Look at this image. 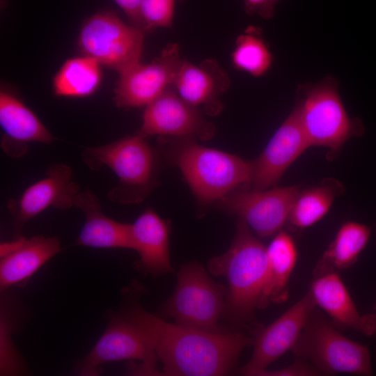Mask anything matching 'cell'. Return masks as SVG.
<instances>
[{
    "mask_svg": "<svg viewBox=\"0 0 376 376\" xmlns=\"http://www.w3.org/2000/svg\"><path fill=\"white\" fill-rule=\"evenodd\" d=\"M375 310H376V306H375Z\"/></svg>",
    "mask_w": 376,
    "mask_h": 376,
    "instance_id": "obj_31",
    "label": "cell"
},
{
    "mask_svg": "<svg viewBox=\"0 0 376 376\" xmlns=\"http://www.w3.org/2000/svg\"><path fill=\"white\" fill-rule=\"evenodd\" d=\"M120 315L144 336L163 364L164 375L214 376L230 373L254 338L239 331L207 332L169 323L146 311L139 300Z\"/></svg>",
    "mask_w": 376,
    "mask_h": 376,
    "instance_id": "obj_1",
    "label": "cell"
},
{
    "mask_svg": "<svg viewBox=\"0 0 376 376\" xmlns=\"http://www.w3.org/2000/svg\"><path fill=\"white\" fill-rule=\"evenodd\" d=\"M203 114L184 100L172 86L146 107L136 134L143 138L171 135L208 140L215 134L216 127Z\"/></svg>",
    "mask_w": 376,
    "mask_h": 376,
    "instance_id": "obj_12",
    "label": "cell"
},
{
    "mask_svg": "<svg viewBox=\"0 0 376 376\" xmlns=\"http://www.w3.org/2000/svg\"><path fill=\"white\" fill-rule=\"evenodd\" d=\"M375 233H376V230H375Z\"/></svg>",
    "mask_w": 376,
    "mask_h": 376,
    "instance_id": "obj_32",
    "label": "cell"
},
{
    "mask_svg": "<svg viewBox=\"0 0 376 376\" xmlns=\"http://www.w3.org/2000/svg\"><path fill=\"white\" fill-rule=\"evenodd\" d=\"M292 350L299 358L310 361L320 373L373 375L367 347L342 335L314 311Z\"/></svg>",
    "mask_w": 376,
    "mask_h": 376,
    "instance_id": "obj_7",
    "label": "cell"
},
{
    "mask_svg": "<svg viewBox=\"0 0 376 376\" xmlns=\"http://www.w3.org/2000/svg\"><path fill=\"white\" fill-rule=\"evenodd\" d=\"M79 191L69 166L59 163L49 166L43 178L27 187L19 198L8 203L16 237L21 235V229L27 221L47 207L68 210L75 206Z\"/></svg>",
    "mask_w": 376,
    "mask_h": 376,
    "instance_id": "obj_14",
    "label": "cell"
},
{
    "mask_svg": "<svg viewBox=\"0 0 376 376\" xmlns=\"http://www.w3.org/2000/svg\"><path fill=\"white\" fill-rule=\"evenodd\" d=\"M183 58L177 43H169L151 63L140 62L119 74L114 101L120 108L146 107L172 86Z\"/></svg>",
    "mask_w": 376,
    "mask_h": 376,
    "instance_id": "obj_11",
    "label": "cell"
},
{
    "mask_svg": "<svg viewBox=\"0 0 376 376\" xmlns=\"http://www.w3.org/2000/svg\"><path fill=\"white\" fill-rule=\"evenodd\" d=\"M75 206L82 210L86 218L75 245L132 249L130 224L115 221L104 214L100 200L91 190L80 191Z\"/></svg>",
    "mask_w": 376,
    "mask_h": 376,
    "instance_id": "obj_21",
    "label": "cell"
},
{
    "mask_svg": "<svg viewBox=\"0 0 376 376\" xmlns=\"http://www.w3.org/2000/svg\"><path fill=\"white\" fill-rule=\"evenodd\" d=\"M0 125L5 133L1 146L13 157L24 155L29 142L50 144L55 139L37 116L4 88L0 92Z\"/></svg>",
    "mask_w": 376,
    "mask_h": 376,
    "instance_id": "obj_19",
    "label": "cell"
},
{
    "mask_svg": "<svg viewBox=\"0 0 376 376\" xmlns=\"http://www.w3.org/2000/svg\"><path fill=\"white\" fill-rule=\"evenodd\" d=\"M81 156L91 170L107 166L117 175L118 184L108 193L113 202H139L153 187L154 152L138 134L104 146L86 148Z\"/></svg>",
    "mask_w": 376,
    "mask_h": 376,
    "instance_id": "obj_5",
    "label": "cell"
},
{
    "mask_svg": "<svg viewBox=\"0 0 376 376\" xmlns=\"http://www.w3.org/2000/svg\"><path fill=\"white\" fill-rule=\"evenodd\" d=\"M300 192L299 185L265 190L240 188L218 203L223 210L244 221L258 236L266 237L279 232L287 222Z\"/></svg>",
    "mask_w": 376,
    "mask_h": 376,
    "instance_id": "obj_10",
    "label": "cell"
},
{
    "mask_svg": "<svg viewBox=\"0 0 376 376\" xmlns=\"http://www.w3.org/2000/svg\"><path fill=\"white\" fill-rule=\"evenodd\" d=\"M185 0H141V14L147 33L157 28H171L178 3Z\"/></svg>",
    "mask_w": 376,
    "mask_h": 376,
    "instance_id": "obj_27",
    "label": "cell"
},
{
    "mask_svg": "<svg viewBox=\"0 0 376 376\" xmlns=\"http://www.w3.org/2000/svg\"><path fill=\"white\" fill-rule=\"evenodd\" d=\"M370 234V228L365 224L354 221L344 223L318 263L314 276L350 267L357 261Z\"/></svg>",
    "mask_w": 376,
    "mask_h": 376,
    "instance_id": "obj_22",
    "label": "cell"
},
{
    "mask_svg": "<svg viewBox=\"0 0 376 376\" xmlns=\"http://www.w3.org/2000/svg\"><path fill=\"white\" fill-rule=\"evenodd\" d=\"M56 237L43 235L26 238L21 235L1 244L0 288L19 286L61 251Z\"/></svg>",
    "mask_w": 376,
    "mask_h": 376,
    "instance_id": "obj_17",
    "label": "cell"
},
{
    "mask_svg": "<svg viewBox=\"0 0 376 376\" xmlns=\"http://www.w3.org/2000/svg\"><path fill=\"white\" fill-rule=\"evenodd\" d=\"M124 12L128 22L147 33L146 24L141 14V0H114Z\"/></svg>",
    "mask_w": 376,
    "mask_h": 376,
    "instance_id": "obj_28",
    "label": "cell"
},
{
    "mask_svg": "<svg viewBox=\"0 0 376 376\" xmlns=\"http://www.w3.org/2000/svg\"><path fill=\"white\" fill-rule=\"evenodd\" d=\"M309 292L316 305L338 326L366 336L376 332V315L360 313L337 272L315 276Z\"/></svg>",
    "mask_w": 376,
    "mask_h": 376,
    "instance_id": "obj_18",
    "label": "cell"
},
{
    "mask_svg": "<svg viewBox=\"0 0 376 376\" xmlns=\"http://www.w3.org/2000/svg\"><path fill=\"white\" fill-rule=\"evenodd\" d=\"M102 79L100 64L88 56L67 60L53 79L57 96L84 97L98 88Z\"/></svg>",
    "mask_w": 376,
    "mask_h": 376,
    "instance_id": "obj_25",
    "label": "cell"
},
{
    "mask_svg": "<svg viewBox=\"0 0 376 376\" xmlns=\"http://www.w3.org/2000/svg\"><path fill=\"white\" fill-rule=\"evenodd\" d=\"M138 360L131 366L137 375H160L156 370L157 356L141 333L120 314L110 317L109 324L90 352L78 363L77 370L81 375H97L102 364Z\"/></svg>",
    "mask_w": 376,
    "mask_h": 376,
    "instance_id": "obj_9",
    "label": "cell"
},
{
    "mask_svg": "<svg viewBox=\"0 0 376 376\" xmlns=\"http://www.w3.org/2000/svg\"><path fill=\"white\" fill-rule=\"evenodd\" d=\"M208 269L213 275L226 280L224 314L232 323L249 322L257 309L267 305V247L242 219L237 221L236 233L229 249L212 258Z\"/></svg>",
    "mask_w": 376,
    "mask_h": 376,
    "instance_id": "obj_2",
    "label": "cell"
},
{
    "mask_svg": "<svg viewBox=\"0 0 376 376\" xmlns=\"http://www.w3.org/2000/svg\"><path fill=\"white\" fill-rule=\"evenodd\" d=\"M230 86L228 72L214 58L203 60L198 65L183 58L173 84L184 100L212 116L223 110L219 98Z\"/></svg>",
    "mask_w": 376,
    "mask_h": 376,
    "instance_id": "obj_16",
    "label": "cell"
},
{
    "mask_svg": "<svg viewBox=\"0 0 376 376\" xmlns=\"http://www.w3.org/2000/svg\"><path fill=\"white\" fill-rule=\"evenodd\" d=\"M268 301L280 302L287 297L286 285L295 268L297 251L292 236L285 230L277 232L267 247Z\"/></svg>",
    "mask_w": 376,
    "mask_h": 376,
    "instance_id": "obj_23",
    "label": "cell"
},
{
    "mask_svg": "<svg viewBox=\"0 0 376 376\" xmlns=\"http://www.w3.org/2000/svg\"><path fill=\"white\" fill-rule=\"evenodd\" d=\"M338 86L332 76L315 84H301L294 108L309 146L327 148L328 160L339 155L348 139L365 132L361 120L347 114Z\"/></svg>",
    "mask_w": 376,
    "mask_h": 376,
    "instance_id": "obj_3",
    "label": "cell"
},
{
    "mask_svg": "<svg viewBox=\"0 0 376 376\" xmlns=\"http://www.w3.org/2000/svg\"><path fill=\"white\" fill-rule=\"evenodd\" d=\"M261 29L249 26L238 36L231 54L233 65L237 70L258 77L271 68L274 57L262 37Z\"/></svg>",
    "mask_w": 376,
    "mask_h": 376,
    "instance_id": "obj_26",
    "label": "cell"
},
{
    "mask_svg": "<svg viewBox=\"0 0 376 376\" xmlns=\"http://www.w3.org/2000/svg\"><path fill=\"white\" fill-rule=\"evenodd\" d=\"M132 249L138 252L137 267L157 276L173 272L169 248V226L154 210L146 209L130 224Z\"/></svg>",
    "mask_w": 376,
    "mask_h": 376,
    "instance_id": "obj_20",
    "label": "cell"
},
{
    "mask_svg": "<svg viewBox=\"0 0 376 376\" xmlns=\"http://www.w3.org/2000/svg\"><path fill=\"white\" fill-rule=\"evenodd\" d=\"M172 296L161 313L179 325L207 331H222L218 321L225 310L226 288L213 281L198 263L183 265Z\"/></svg>",
    "mask_w": 376,
    "mask_h": 376,
    "instance_id": "obj_6",
    "label": "cell"
},
{
    "mask_svg": "<svg viewBox=\"0 0 376 376\" xmlns=\"http://www.w3.org/2000/svg\"><path fill=\"white\" fill-rule=\"evenodd\" d=\"M171 159L202 203L218 201L236 189L249 187L253 161L202 146L194 138L185 137L175 144Z\"/></svg>",
    "mask_w": 376,
    "mask_h": 376,
    "instance_id": "obj_4",
    "label": "cell"
},
{
    "mask_svg": "<svg viewBox=\"0 0 376 376\" xmlns=\"http://www.w3.org/2000/svg\"><path fill=\"white\" fill-rule=\"evenodd\" d=\"M317 306L308 292L283 314L262 329L253 340L251 359L240 370L245 375H260L297 343Z\"/></svg>",
    "mask_w": 376,
    "mask_h": 376,
    "instance_id": "obj_13",
    "label": "cell"
},
{
    "mask_svg": "<svg viewBox=\"0 0 376 376\" xmlns=\"http://www.w3.org/2000/svg\"><path fill=\"white\" fill-rule=\"evenodd\" d=\"M344 188L338 180L327 178L318 185L303 190L295 201L287 222L297 230L312 226L328 212L336 197L344 192Z\"/></svg>",
    "mask_w": 376,
    "mask_h": 376,
    "instance_id": "obj_24",
    "label": "cell"
},
{
    "mask_svg": "<svg viewBox=\"0 0 376 376\" xmlns=\"http://www.w3.org/2000/svg\"><path fill=\"white\" fill-rule=\"evenodd\" d=\"M310 147L294 109L253 161L249 187L265 190L276 186L287 169Z\"/></svg>",
    "mask_w": 376,
    "mask_h": 376,
    "instance_id": "obj_15",
    "label": "cell"
},
{
    "mask_svg": "<svg viewBox=\"0 0 376 376\" xmlns=\"http://www.w3.org/2000/svg\"><path fill=\"white\" fill-rule=\"evenodd\" d=\"M146 33L125 24L114 11L104 10L84 22L78 46L85 56L120 74L140 62Z\"/></svg>",
    "mask_w": 376,
    "mask_h": 376,
    "instance_id": "obj_8",
    "label": "cell"
},
{
    "mask_svg": "<svg viewBox=\"0 0 376 376\" xmlns=\"http://www.w3.org/2000/svg\"><path fill=\"white\" fill-rule=\"evenodd\" d=\"M320 372L313 366L298 361L287 368L277 370H264L260 375H318Z\"/></svg>",
    "mask_w": 376,
    "mask_h": 376,
    "instance_id": "obj_30",
    "label": "cell"
},
{
    "mask_svg": "<svg viewBox=\"0 0 376 376\" xmlns=\"http://www.w3.org/2000/svg\"><path fill=\"white\" fill-rule=\"evenodd\" d=\"M243 1L246 14L258 15L265 19H269L274 16L276 4L280 0Z\"/></svg>",
    "mask_w": 376,
    "mask_h": 376,
    "instance_id": "obj_29",
    "label": "cell"
}]
</instances>
